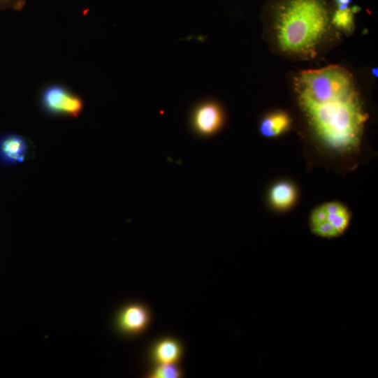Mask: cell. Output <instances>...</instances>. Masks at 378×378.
<instances>
[{
    "mask_svg": "<svg viewBox=\"0 0 378 378\" xmlns=\"http://www.w3.org/2000/svg\"><path fill=\"white\" fill-rule=\"evenodd\" d=\"M335 31L325 0H281L274 8L270 34L285 56L314 59Z\"/></svg>",
    "mask_w": 378,
    "mask_h": 378,
    "instance_id": "7a4b0ae2",
    "label": "cell"
},
{
    "mask_svg": "<svg viewBox=\"0 0 378 378\" xmlns=\"http://www.w3.org/2000/svg\"><path fill=\"white\" fill-rule=\"evenodd\" d=\"M182 344L176 338L165 337L156 341L150 348V358L154 365L178 363L182 358Z\"/></svg>",
    "mask_w": 378,
    "mask_h": 378,
    "instance_id": "ba28073f",
    "label": "cell"
},
{
    "mask_svg": "<svg viewBox=\"0 0 378 378\" xmlns=\"http://www.w3.org/2000/svg\"><path fill=\"white\" fill-rule=\"evenodd\" d=\"M290 125L291 119L289 115L283 112H277L263 119L259 126V131L266 138H275L286 132Z\"/></svg>",
    "mask_w": 378,
    "mask_h": 378,
    "instance_id": "9c48e42d",
    "label": "cell"
},
{
    "mask_svg": "<svg viewBox=\"0 0 378 378\" xmlns=\"http://www.w3.org/2000/svg\"><path fill=\"white\" fill-rule=\"evenodd\" d=\"M337 5H347L349 6L352 0H335Z\"/></svg>",
    "mask_w": 378,
    "mask_h": 378,
    "instance_id": "4fadbf2b",
    "label": "cell"
},
{
    "mask_svg": "<svg viewBox=\"0 0 378 378\" xmlns=\"http://www.w3.org/2000/svg\"><path fill=\"white\" fill-rule=\"evenodd\" d=\"M189 122L196 135L201 138H209L222 129L225 123V114L217 101L205 99L197 103L192 109Z\"/></svg>",
    "mask_w": 378,
    "mask_h": 378,
    "instance_id": "277c9868",
    "label": "cell"
},
{
    "mask_svg": "<svg viewBox=\"0 0 378 378\" xmlns=\"http://www.w3.org/2000/svg\"><path fill=\"white\" fill-rule=\"evenodd\" d=\"M42 106L50 115L74 118L84 109V103L80 97L59 86L50 87L44 92Z\"/></svg>",
    "mask_w": 378,
    "mask_h": 378,
    "instance_id": "5b68a950",
    "label": "cell"
},
{
    "mask_svg": "<svg viewBox=\"0 0 378 378\" xmlns=\"http://www.w3.org/2000/svg\"><path fill=\"white\" fill-rule=\"evenodd\" d=\"M347 208L337 202L324 203L311 214L310 227L316 235L324 238H334L342 235L350 223Z\"/></svg>",
    "mask_w": 378,
    "mask_h": 378,
    "instance_id": "3957f363",
    "label": "cell"
},
{
    "mask_svg": "<svg viewBox=\"0 0 378 378\" xmlns=\"http://www.w3.org/2000/svg\"><path fill=\"white\" fill-rule=\"evenodd\" d=\"M354 13L351 9L337 10L332 16V24L334 28L344 32H351L354 28Z\"/></svg>",
    "mask_w": 378,
    "mask_h": 378,
    "instance_id": "7c38bea8",
    "label": "cell"
},
{
    "mask_svg": "<svg viewBox=\"0 0 378 378\" xmlns=\"http://www.w3.org/2000/svg\"><path fill=\"white\" fill-rule=\"evenodd\" d=\"M183 375L182 370L177 363L154 365L147 373L150 378H178Z\"/></svg>",
    "mask_w": 378,
    "mask_h": 378,
    "instance_id": "8fae6325",
    "label": "cell"
},
{
    "mask_svg": "<svg viewBox=\"0 0 378 378\" xmlns=\"http://www.w3.org/2000/svg\"><path fill=\"white\" fill-rule=\"evenodd\" d=\"M293 87L310 127L325 145L341 152L357 147L368 115L347 70L330 66L304 71L294 77Z\"/></svg>",
    "mask_w": 378,
    "mask_h": 378,
    "instance_id": "6da1fadb",
    "label": "cell"
},
{
    "mask_svg": "<svg viewBox=\"0 0 378 378\" xmlns=\"http://www.w3.org/2000/svg\"><path fill=\"white\" fill-rule=\"evenodd\" d=\"M296 196L297 193L293 185L286 182L275 184L269 194L272 206L280 210L291 208L296 202Z\"/></svg>",
    "mask_w": 378,
    "mask_h": 378,
    "instance_id": "30bf717a",
    "label": "cell"
},
{
    "mask_svg": "<svg viewBox=\"0 0 378 378\" xmlns=\"http://www.w3.org/2000/svg\"><path fill=\"white\" fill-rule=\"evenodd\" d=\"M30 145L24 137L6 134L0 137V163L7 166L20 164L30 155Z\"/></svg>",
    "mask_w": 378,
    "mask_h": 378,
    "instance_id": "52a82bcc",
    "label": "cell"
},
{
    "mask_svg": "<svg viewBox=\"0 0 378 378\" xmlns=\"http://www.w3.org/2000/svg\"><path fill=\"white\" fill-rule=\"evenodd\" d=\"M371 72L375 78H377V68H373Z\"/></svg>",
    "mask_w": 378,
    "mask_h": 378,
    "instance_id": "5bb4252c",
    "label": "cell"
},
{
    "mask_svg": "<svg viewBox=\"0 0 378 378\" xmlns=\"http://www.w3.org/2000/svg\"><path fill=\"white\" fill-rule=\"evenodd\" d=\"M151 321V312L145 305L131 303L119 310L115 318V326L122 335L135 337L143 333Z\"/></svg>",
    "mask_w": 378,
    "mask_h": 378,
    "instance_id": "8992f818",
    "label": "cell"
}]
</instances>
